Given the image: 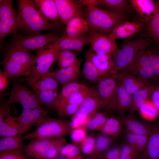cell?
<instances>
[{
    "instance_id": "cell-1",
    "label": "cell",
    "mask_w": 159,
    "mask_h": 159,
    "mask_svg": "<svg viewBox=\"0 0 159 159\" xmlns=\"http://www.w3.org/2000/svg\"><path fill=\"white\" fill-rule=\"evenodd\" d=\"M17 21L19 27L33 34L40 31H54L62 26L59 23L52 22L45 19L37 9L34 0H18Z\"/></svg>"
},
{
    "instance_id": "cell-2",
    "label": "cell",
    "mask_w": 159,
    "mask_h": 159,
    "mask_svg": "<svg viewBox=\"0 0 159 159\" xmlns=\"http://www.w3.org/2000/svg\"><path fill=\"white\" fill-rule=\"evenodd\" d=\"M144 32L139 36L126 38L118 48L112 57L114 74H117L126 67L152 43L153 39Z\"/></svg>"
},
{
    "instance_id": "cell-3",
    "label": "cell",
    "mask_w": 159,
    "mask_h": 159,
    "mask_svg": "<svg viewBox=\"0 0 159 159\" xmlns=\"http://www.w3.org/2000/svg\"><path fill=\"white\" fill-rule=\"evenodd\" d=\"M29 52L19 49L11 45L8 49L0 62L4 72L8 77L20 76L28 77L35 57Z\"/></svg>"
},
{
    "instance_id": "cell-4",
    "label": "cell",
    "mask_w": 159,
    "mask_h": 159,
    "mask_svg": "<svg viewBox=\"0 0 159 159\" xmlns=\"http://www.w3.org/2000/svg\"><path fill=\"white\" fill-rule=\"evenodd\" d=\"M84 14L90 28L107 34H110L120 23L128 20L126 15L97 6L87 8Z\"/></svg>"
},
{
    "instance_id": "cell-5",
    "label": "cell",
    "mask_w": 159,
    "mask_h": 159,
    "mask_svg": "<svg viewBox=\"0 0 159 159\" xmlns=\"http://www.w3.org/2000/svg\"><path fill=\"white\" fill-rule=\"evenodd\" d=\"M67 144L63 137L32 139L23 149L28 157L39 159L55 158Z\"/></svg>"
},
{
    "instance_id": "cell-6",
    "label": "cell",
    "mask_w": 159,
    "mask_h": 159,
    "mask_svg": "<svg viewBox=\"0 0 159 159\" xmlns=\"http://www.w3.org/2000/svg\"><path fill=\"white\" fill-rule=\"evenodd\" d=\"M59 50L57 39L37 50L30 74L24 80L27 82L34 81L48 73L52 65L56 60Z\"/></svg>"
},
{
    "instance_id": "cell-7",
    "label": "cell",
    "mask_w": 159,
    "mask_h": 159,
    "mask_svg": "<svg viewBox=\"0 0 159 159\" xmlns=\"http://www.w3.org/2000/svg\"><path fill=\"white\" fill-rule=\"evenodd\" d=\"M37 126L34 131L24 136L25 139L63 137L70 134L73 130L69 121L47 117Z\"/></svg>"
},
{
    "instance_id": "cell-8",
    "label": "cell",
    "mask_w": 159,
    "mask_h": 159,
    "mask_svg": "<svg viewBox=\"0 0 159 159\" xmlns=\"http://www.w3.org/2000/svg\"><path fill=\"white\" fill-rule=\"evenodd\" d=\"M116 74H108L102 76L95 89L101 109L115 112V95L117 84Z\"/></svg>"
},
{
    "instance_id": "cell-9",
    "label": "cell",
    "mask_w": 159,
    "mask_h": 159,
    "mask_svg": "<svg viewBox=\"0 0 159 159\" xmlns=\"http://www.w3.org/2000/svg\"><path fill=\"white\" fill-rule=\"evenodd\" d=\"M59 37L54 32L46 34L39 33L27 36L16 35L12 45L19 49L29 52L39 49L54 42Z\"/></svg>"
},
{
    "instance_id": "cell-10",
    "label": "cell",
    "mask_w": 159,
    "mask_h": 159,
    "mask_svg": "<svg viewBox=\"0 0 159 159\" xmlns=\"http://www.w3.org/2000/svg\"><path fill=\"white\" fill-rule=\"evenodd\" d=\"M10 94V97L5 103L7 106L18 103L23 108L33 109L42 107L36 93L18 83H14Z\"/></svg>"
},
{
    "instance_id": "cell-11",
    "label": "cell",
    "mask_w": 159,
    "mask_h": 159,
    "mask_svg": "<svg viewBox=\"0 0 159 159\" xmlns=\"http://www.w3.org/2000/svg\"><path fill=\"white\" fill-rule=\"evenodd\" d=\"M88 36L91 49L97 53L112 57L118 48L115 40L110 34L100 32L90 28Z\"/></svg>"
},
{
    "instance_id": "cell-12",
    "label": "cell",
    "mask_w": 159,
    "mask_h": 159,
    "mask_svg": "<svg viewBox=\"0 0 159 159\" xmlns=\"http://www.w3.org/2000/svg\"><path fill=\"white\" fill-rule=\"evenodd\" d=\"M48 113L42 107L33 109L23 108L21 114L16 118L20 127L19 134L26 132L35 125L37 126L47 117Z\"/></svg>"
},
{
    "instance_id": "cell-13",
    "label": "cell",
    "mask_w": 159,
    "mask_h": 159,
    "mask_svg": "<svg viewBox=\"0 0 159 159\" xmlns=\"http://www.w3.org/2000/svg\"><path fill=\"white\" fill-rule=\"evenodd\" d=\"M54 0L61 22L64 24H66L70 20L77 17H85L82 5L78 1Z\"/></svg>"
},
{
    "instance_id": "cell-14",
    "label": "cell",
    "mask_w": 159,
    "mask_h": 159,
    "mask_svg": "<svg viewBox=\"0 0 159 159\" xmlns=\"http://www.w3.org/2000/svg\"><path fill=\"white\" fill-rule=\"evenodd\" d=\"M146 24L138 19L125 21L117 25L110 34L115 40L127 38L142 31Z\"/></svg>"
},
{
    "instance_id": "cell-15",
    "label": "cell",
    "mask_w": 159,
    "mask_h": 159,
    "mask_svg": "<svg viewBox=\"0 0 159 159\" xmlns=\"http://www.w3.org/2000/svg\"><path fill=\"white\" fill-rule=\"evenodd\" d=\"M132 8L138 14L140 19L146 24L159 11V0H129Z\"/></svg>"
},
{
    "instance_id": "cell-16",
    "label": "cell",
    "mask_w": 159,
    "mask_h": 159,
    "mask_svg": "<svg viewBox=\"0 0 159 159\" xmlns=\"http://www.w3.org/2000/svg\"><path fill=\"white\" fill-rule=\"evenodd\" d=\"M82 61V59L78 58L71 65L52 72H49L47 74L55 78L63 86L71 82H78Z\"/></svg>"
},
{
    "instance_id": "cell-17",
    "label": "cell",
    "mask_w": 159,
    "mask_h": 159,
    "mask_svg": "<svg viewBox=\"0 0 159 159\" xmlns=\"http://www.w3.org/2000/svg\"><path fill=\"white\" fill-rule=\"evenodd\" d=\"M101 109V105L95 89L80 105L73 117L90 120Z\"/></svg>"
},
{
    "instance_id": "cell-18",
    "label": "cell",
    "mask_w": 159,
    "mask_h": 159,
    "mask_svg": "<svg viewBox=\"0 0 159 159\" xmlns=\"http://www.w3.org/2000/svg\"><path fill=\"white\" fill-rule=\"evenodd\" d=\"M151 125L146 147L139 159H159V122Z\"/></svg>"
},
{
    "instance_id": "cell-19",
    "label": "cell",
    "mask_w": 159,
    "mask_h": 159,
    "mask_svg": "<svg viewBox=\"0 0 159 159\" xmlns=\"http://www.w3.org/2000/svg\"><path fill=\"white\" fill-rule=\"evenodd\" d=\"M126 130L136 134L149 135L151 129V124L142 121L134 114H129L119 118Z\"/></svg>"
},
{
    "instance_id": "cell-20",
    "label": "cell",
    "mask_w": 159,
    "mask_h": 159,
    "mask_svg": "<svg viewBox=\"0 0 159 159\" xmlns=\"http://www.w3.org/2000/svg\"><path fill=\"white\" fill-rule=\"evenodd\" d=\"M86 55L88 56L101 76L108 74H114V64L112 57L97 53L90 49Z\"/></svg>"
},
{
    "instance_id": "cell-21",
    "label": "cell",
    "mask_w": 159,
    "mask_h": 159,
    "mask_svg": "<svg viewBox=\"0 0 159 159\" xmlns=\"http://www.w3.org/2000/svg\"><path fill=\"white\" fill-rule=\"evenodd\" d=\"M65 34L68 37H78L88 35L90 27L85 17H77L68 22Z\"/></svg>"
},
{
    "instance_id": "cell-22",
    "label": "cell",
    "mask_w": 159,
    "mask_h": 159,
    "mask_svg": "<svg viewBox=\"0 0 159 159\" xmlns=\"http://www.w3.org/2000/svg\"><path fill=\"white\" fill-rule=\"evenodd\" d=\"M85 85L78 82H73L64 85L58 93L55 108L61 118L63 108L71 95Z\"/></svg>"
},
{
    "instance_id": "cell-23",
    "label": "cell",
    "mask_w": 159,
    "mask_h": 159,
    "mask_svg": "<svg viewBox=\"0 0 159 159\" xmlns=\"http://www.w3.org/2000/svg\"><path fill=\"white\" fill-rule=\"evenodd\" d=\"M34 2L37 9L47 20L54 23L61 22L54 0H35Z\"/></svg>"
},
{
    "instance_id": "cell-24",
    "label": "cell",
    "mask_w": 159,
    "mask_h": 159,
    "mask_svg": "<svg viewBox=\"0 0 159 159\" xmlns=\"http://www.w3.org/2000/svg\"><path fill=\"white\" fill-rule=\"evenodd\" d=\"M117 80L120 82L126 91L131 95L151 85L130 73L120 72L117 74Z\"/></svg>"
},
{
    "instance_id": "cell-25",
    "label": "cell",
    "mask_w": 159,
    "mask_h": 159,
    "mask_svg": "<svg viewBox=\"0 0 159 159\" xmlns=\"http://www.w3.org/2000/svg\"><path fill=\"white\" fill-rule=\"evenodd\" d=\"M57 41L59 50H74L78 53H80L84 47L89 43L88 35L71 37L67 36L65 33H62Z\"/></svg>"
},
{
    "instance_id": "cell-26",
    "label": "cell",
    "mask_w": 159,
    "mask_h": 159,
    "mask_svg": "<svg viewBox=\"0 0 159 159\" xmlns=\"http://www.w3.org/2000/svg\"><path fill=\"white\" fill-rule=\"evenodd\" d=\"M132 103V95L128 93L120 81L117 80L115 95V112L124 115L130 109Z\"/></svg>"
},
{
    "instance_id": "cell-27",
    "label": "cell",
    "mask_w": 159,
    "mask_h": 159,
    "mask_svg": "<svg viewBox=\"0 0 159 159\" xmlns=\"http://www.w3.org/2000/svg\"><path fill=\"white\" fill-rule=\"evenodd\" d=\"M17 16L12 0H0V20L7 24L16 32L19 28Z\"/></svg>"
},
{
    "instance_id": "cell-28",
    "label": "cell",
    "mask_w": 159,
    "mask_h": 159,
    "mask_svg": "<svg viewBox=\"0 0 159 159\" xmlns=\"http://www.w3.org/2000/svg\"><path fill=\"white\" fill-rule=\"evenodd\" d=\"M157 85L153 84L136 91L132 95V105L128 110L129 114H134L144 103L150 100Z\"/></svg>"
},
{
    "instance_id": "cell-29",
    "label": "cell",
    "mask_w": 159,
    "mask_h": 159,
    "mask_svg": "<svg viewBox=\"0 0 159 159\" xmlns=\"http://www.w3.org/2000/svg\"><path fill=\"white\" fill-rule=\"evenodd\" d=\"M97 7L127 16L132 9L127 0H98Z\"/></svg>"
},
{
    "instance_id": "cell-30",
    "label": "cell",
    "mask_w": 159,
    "mask_h": 159,
    "mask_svg": "<svg viewBox=\"0 0 159 159\" xmlns=\"http://www.w3.org/2000/svg\"><path fill=\"white\" fill-rule=\"evenodd\" d=\"M27 83L35 93L55 90L57 89L59 84L55 78L47 74Z\"/></svg>"
},
{
    "instance_id": "cell-31",
    "label": "cell",
    "mask_w": 159,
    "mask_h": 159,
    "mask_svg": "<svg viewBox=\"0 0 159 159\" xmlns=\"http://www.w3.org/2000/svg\"><path fill=\"white\" fill-rule=\"evenodd\" d=\"M117 137L99 134L96 138L95 145L92 153L85 159H96L99 155L111 147Z\"/></svg>"
},
{
    "instance_id": "cell-32",
    "label": "cell",
    "mask_w": 159,
    "mask_h": 159,
    "mask_svg": "<svg viewBox=\"0 0 159 159\" xmlns=\"http://www.w3.org/2000/svg\"><path fill=\"white\" fill-rule=\"evenodd\" d=\"M24 136L22 135L7 136L0 140V153L17 149H23L26 145L24 143Z\"/></svg>"
},
{
    "instance_id": "cell-33",
    "label": "cell",
    "mask_w": 159,
    "mask_h": 159,
    "mask_svg": "<svg viewBox=\"0 0 159 159\" xmlns=\"http://www.w3.org/2000/svg\"><path fill=\"white\" fill-rule=\"evenodd\" d=\"M124 134L127 144L137 152L141 154L146 147L149 135H140L131 133L126 129Z\"/></svg>"
},
{
    "instance_id": "cell-34",
    "label": "cell",
    "mask_w": 159,
    "mask_h": 159,
    "mask_svg": "<svg viewBox=\"0 0 159 159\" xmlns=\"http://www.w3.org/2000/svg\"><path fill=\"white\" fill-rule=\"evenodd\" d=\"M119 118L108 117L102 127L99 134L109 136L117 137L122 131V126Z\"/></svg>"
},
{
    "instance_id": "cell-35",
    "label": "cell",
    "mask_w": 159,
    "mask_h": 159,
    "mask_svg": "<svg viewBox=\"0 0 159 159\" xmlns=\"http://www.w3.org/2000/svg\"><path fill=\"white\" fill-rule=\"evenodd\" d=\"M16 116L12 117L10 113L0 123L1 138L19 134L20 127L16 121Z\"/></svg>"
},
{
    "instance_id": "cell-36",
    "label": "cell",
    "mask_w": 159,
    "mask_h": 159,
    "mask_svg": "<svg viewBox=\"0 0 159 159\" xmlns=\"http://www.w3.org/2000/svg\"><path fill=\"white\" fill-rule=\"evenodd\" d=\"M78 59L74 52L67 49L59 50L56 61L59 68L61 69L73 64Z\"/></svg>"
},
{
    "instance_id": "cell-37",
    "label": "cell",
    "mask_w": 159,
    "mask_h": 159,
    "mask_svg": "<svg viewBox=\"0 0 159 159\" xmlns=\"http://www.w3.org/2000/svg\"><path fill=\"white\" fill-rule=\"evenodd\" d=\"M109 117L106 112L99 111L83 126L87 130H99Z\"/></svg>"
},
{
    "instance_id": "cell-38",
    "label": "cell",
    "mask_w": 159,
    "mask_h": 159,
    "mask_svg": "<svg viewBox=\"0 0 159 159\" xmlns=\"http://www.w3.org/2000/svg\"><path fill=\"white\" fill-rule=\"evenodd\" d=\"M58 88L35 93L41 105L49 108H55L58 94Z\"/></svg>"
},
{
    "instance_id": "cell-39",
    "label": "cell",
    "mask_w": 159,
    "mask_h": 159,
    "mask_svg": "<svg viewBox=\"0 0 159 159\" xmlns=\"http://www.w3.org/2000/svg\"><path fill=\"white\" fill-rule=\"evenodd\" d=\"M82 72L85 77L90 82L97 83L102 76L89 57L86 55Z\"/></svg>"
},
{
    "instance_id": "cell-40",
    "label": "cell",
    "mask_w": 159,
    "mask_h": 159,
    "mask_svg": "<svg viewBox=\"0 0 159 159\" xmlns=\"http://www.w3.org/2000/svg\"><path fill=\"white\" fill-rule=\"evenodd\" d=\"M144 30L159 45V11L146 24Z\"/></svg>"
},
{
    "instance_id": "cell-41",
    "label": "cell",
    "mask_w": 159,
    "mask_h": 159,
    "mask_svg": "<svg viewBox=\"0 0 159 159\" xmlns=\"http://www.w3.org/2000/svg\"><path fill=\"white\" fill-rule=\"evenodd\" d=\"M138 110L142 117L148 121L154 120L159 115L158 111L150 100L144 103Z\"/></svg>"
},
{
    "instance_id": "cell-42",
    "label": "cell",
    "mask_w": 159,
    "mask_h": 159,
    "mask_svg": "<svg viewBox=\"0 0 159 159\" xmlns=\"http://www.w3.org/2000/svg\"><path fill=\"white\" fill-rule=\"evenodd\" d=\"M92 89L85 86L73 94L66 104L74 103L80 105L90 94Z\"/></svg>"
},
{
    "instance_id": "cell-43",
    "label": "cell",
    "mask_w": 159,
    "mask_h": 159,
    "mask_svg": "<svg viewBox=\"0 0 159 159\" xmlns=\"http://www.w3.org/2000/svg\"><path fill=\"white\" fill-rule=\"evenodd\" d=\"M79 143L67 144L62 149L59 154L66 157L68 159H72L81 154Z\"/></svg>"
},
{
    "instance_id": "cell-44",
    "label": "cell",
    "mask_w": 159,
    "mask_h": 159,
    "mask_svg": "<svg viewBox=\"0 0 159 159\" xmlns=\"http://www.w3.org/2000/svg\"><path fill=\"white\" fill-rule=\"evenodd\" d=\"M96 138L92 135L87 136L80 144V148L84 154L90 155L95 148Z\"/></svg>"
},
{
    "instance_id": "cell-45",
    "label": "cell",
    "mask_w": 159,
    "mask_h": 159,
    "mask_svg": "<svg viewBox=\"0 0 159 159\" xmlns=\"http://www.w3.org/2000/svg\"><path fill=\"white\" fill-rule=\"evenodd\" d=\"M140 154L127 144H124L120 148L119 159H139Z\"/></svg>"
},
{
    "instance_id": "cell-46",
    "label": "cell",
    "mask_w": 159,
    "mask_h": 159,
    "mask_svg": "<svg viewBox=\"0 0 159 159\" xmlns=\"http://www.w3.org/2000/svg\"><path fill=\"white\" fill-rule=\"evenodd\" d=\"M20 149L0 153V159H30Z\"/></svg>"
},
{
    "instance_id": "cell-47",
    "label": "cell",
    "mask_w": 159,
    "mask_h": 159,
    "mask_svg": "<svg viewBox=\"0 0 159 159\" xmlns=\"http://www.w3.org/2000/svg\"><path fill=\"white\" fill-rule=\"evenodd\" d=\"M120 148L111 147L100 154L96 159H119Z\"/></svg>"
},
{
    "instance_id": "cell-48",
    "label": "cell",
    "mask_w": 159,
    "mask_h": 159,
    "mask_svg": "<svg viewBox=\"0 0 159 159\" xmlns=\"http://www.w3.org/2000/svg\"><path fill=\"white\" fill-rule=\"evenodd\" d=\"M87 131L83 126L73 129L70 133L72 140L74 143H80L87 136Z\"/></svg>"
},
{
    "instance_id": "cell-49",
    "label": "cell",
    "mask_w": 159,
    "mask_h": 159,
    "mask_svg": "<svg viewBox=\"0 0 159 159\" xmlns=\"http://www.w3.org/2000/svg\"><path fill=\"white\" fill-rule=\"evenodd\" d=\"M152 65L155 79L159 80V45L156 43L153 53Z\"/></svg>"
},
{
    "instance_id": "cell-50",
    "label": "cell",
    "mask_w": 159,
    "mask_h": 159,
    "mask_svg": "<svg viewBox=\"0 0 159 159\" xmlns=\"http://www.w3.org/2000/svg\"><path fill=\"white\" fill-rule=\"evenodd\" d=\"M16 32L9 26L3 21L0 20V39L1 43L4 38L8 34Z\"/></svg>"
},
{
    "instance_id": "cell-51",
    "label": "cell",
    "mask_w": 159,
    "mask_h": 159,
    "mask_svg": "<svg viewBox=\"0 0 159 159\" xmlns=\"http://www.w3.org/2000/svg\"><path fill=\"white\" fill-rule=\"evenodd\" d=\"M80 106L74 103L66 104L63 110L61 118L67 116L73 115L77 112Z\"/></svg>"
},
{
    "instance_id": "cell-52",
    "label": "cell",
    "mask_w": 159,
    "mask_h": 159,
    "mask_svg": "<svg viewBox=\"0 0 159 159\" xmlns=\"http://www.w3.org/2000/svg\"><path fill=\"white\" fill-rule=\"evenodd\" d=\"M8 77L4 72L0 70V92H4L9 86Z\"/></svg>"
},
{
    "instance_id": "cell-53",
    "label": "cell",
    "mask_w": 159,
    "mask_h": 159,
    "mask_svg": "<svg viewBox=\"0 0 159 159\" xmlns=\"http://www.w3.org/2000/svg\"><path fill=\"white\" fill-rule=\"evenodd\" d=\"M158 82L156 87L151 96L150 100L159 112V80Z\"/></svg>"
},
{
    "instance_id": "cell-54",
    "label": "cell",
    "mask_w": 159,
    "mask_h": 159,
    "mask_svg": "<svg viewBox=\"0 0 159 159\" xmlns=\"http://www.w3.org/2000/svg\"><path fill=\"white\" fill-rule=\"evenodd\" d=\"M89 120L87 119H81L72 117L71 122V125L73 129L84 126Z\"/></svg>"
},
{
    "instance_id": "cell-55",
    "label": "cell",
    "mask_w": 159,
    "mask_h": 159,
    "mask_svg": "<svg viewBox=\"0 0 159 159\" xmlns=\"http://www.w3.org/2000/svg\"><path fill=\"white\" fill-rule=\"evenodd\" d=\"M10 113L9 106L5 103L1 104L0 106V123L2 122L7 116Z\"/></svg>"
},
{
    "instance_id": "cell-56",
    "label": "cell",
    "mask_w": 159,
    "mask_h": 159,
    "mask_svg": "<svg viewBox=\"0 0 159 159\" xmlns=\"http://www.w3.org/2000/svg\"><path fill=\"white\" fill-rule=\"evenodd\" d=\"M78 1L82 6L87 8L97 6L98 3V0H80Z\"/></svg>"
},
{
    "instance_id": "cell-57",
    "label": "cell",
    "mask_w": 159,
    "mask_h": 159,
    "mask_svg": "<svg viewBox=\"0 0 159 159\" xmlns=\"http://www.w3.org/2000/svg\"><path fill=\"white\" fill-rule=\"evenodd\" d=\"M85 159V158L81 154L78 156L74 158H73L72 159Z\"/></svg>"
},
{
    "instance_id": "cell-58",
    "label": "cell",
    "mask_w": 159,
    "mask_h": 159,
    "mask_svg": "<svg viewBox=\"0 0 159 159\" xmlns=\"http://www.w3.org/2000/svg\"><path fill=\"white\" fill-rule=\"evenodd\" d=\"M32 159H39L37 158H34Z\"/></svg>"
},
{
    "instance_id": "cell-59",
    "label": "cell",
    "mask_w": 159,
    "mask_h": 159,
    "mask_svg": "<svg viewBox=\"0 0 159 159\" xmlns=\"http://www.w3.org/2000/svg\"><path fill=\"white\" fill-rule=\"evenodd\" d=\"M158 121L159 122V120Z\"/></svg>"
}]
</instances>
